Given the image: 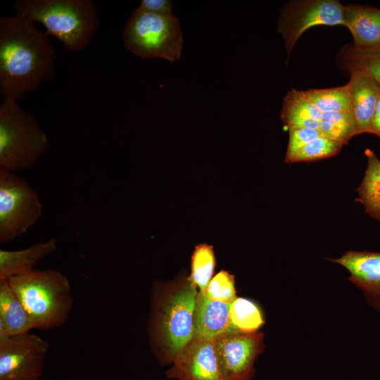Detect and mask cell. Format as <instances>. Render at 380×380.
Listing matches in <instances>:
<instances>
[{
  "label": "cell",
  "mask_w": 380,
  "mask_h": 380,
  "mask_svg": "<svg viewBox=\"0 0 380 380\" xmlns=\"http://www.w3.org/2000/svg\"><path fill=\"white\" fill-rule=\"evenodd\" d=\"M56 53L46 32L16 14L0 17V94L23 99L54 76Z\"/></svg>",
  "instance_id": "cell-1"
},
{
  "label": "cell",
  "mask_w": 380,
  "mask_h": 380,
  "mask_svg": "<svg viewBox=\"0 0 380 380\" xmlns=\"http://www.w3.org/2000/svg\"><path fill=\"white\" fill-rule=\"evenodd\" d=\"M151 319V343L159 358L172 362L194 338V316L198 291L188 278L158 289Z\"/></svg>",
  "instance_id": "cell-2"
},
{
  "label": "cell",
  "mask_w": 380,
  "mask_h": 380,
  "mask_svg": "<svg viewBox=\"0 0 380 380\" xmlns=\"http://www.w3.org/2000/svg\"><path fill=\"white\" fill-rule=\"evenodd\" d=\"M17 14L42 23L71 51L87 48L99 28L96 6L92 0H17Z\"/></svg>",
  "instance_id": "cell-3"
},
{
  "label": "cell",
  "mask_w": 380,
  "mask_h": 380,
  "mask_svg": "<svg viewBox=\"0 0 380 380\" xmlns=\"http://www.w3.org/2000/svg\"><path fill=\"white\" fill-rule=\"evenodd\" d=\"M7 280L28 313L34 329H53L67 321L73 297L70 284L61 272L52 269L32 270Z\"/></svg>",
  "instance_id": "cell-4"
},
{
  "label": "cell",
  "mask_w": 380,
  "mask_h": 380,
  "mask_svg": "<svg viewBox=\"0 0 380 380\" xmlns=\"http://www.w3.org/2000/svg\"><path fill=\"white\" fill-rule=\"evenodd\" d=\"M49 148L45 132L37 120L15 100L0 105V171L32 167Z\"/></svg>",
  "instance_id": "cell-5"
},
{
  "label": "cell",
  "mask_w": 380,
  "mask_h": 380,
  "mask_svg": "<svg viewBox=\"0 0 380 380\" xmlns=\"http://www.w3.org/2000/svg\"><path fill=\"white\" fill-rule=\"evenodd\" d=\"M122 39L126 49L137 56L145 60L161 58L172 63L180 58L184 44L178 18L138 8L129 17Z\"/></svg>",
  "instance_id": "cell-6"
},
{
  "label": "cell",
  "mask_w": 380,
  "mask_h": 380,
  "mask_svg": "<svg viewBox=\"0 0 380 380\" xmlns=\"http://www.w3.org/2000/svg\"><path fill=\"white\" fill-rule=\"evenodd\" d=\"M42 205L34 189L13 172L0 171V243L22 235L39 218Z\"/></svg>",
  "instance_id": "cell-7"
},
{
  "label": "cell",
  "mask_w": 380,
  "mask_h": 380,
  "mask_svg": "<svg viewBox=\"0 0 380 380\" xmlns=\"http://www.w3.org/2000/svg\"><path fill=\"white\" fill-rule=\"evenodd\" d=\"M49 348L37 334L8 336L0 329V380H39Z\"/></svg>",
  "instance_id": "cell-8"
},
{
  "label": "cell",
  "mask_w": 380,
  "mask_h": 380,
  "mask_svg": "<svg viewBox=\"0 0 380 380\" xmlns=\"http://www.w3.org/2000/svg\"><path fill=\"white\" fill-rule=\"evenodd\" d=\"M344 6L336 0L291 1L280 10L278 31L288 55L300 35L312 27L343 25Z\"/></svg>",
  "instance_id": "cell-9"
},
{
  "label": "cell",
  "mask_w": 380,
  "mask_h": 380,
  "mask_svg": "<svg viewBox=\"0 0 380 380\" xmlns=\"http://www.w3.org/2000/svg\"><path fill=\"white\" fill-rule=\"evenodd\" d=\"M263 334H229L213 340L224 380H251L254 364L264 348Z\"/></svg>",
  "instance_id": "cell-10"
},
{
  "label": "cell",
  "mask_w": 380,
  "mask_h": 380,
  "mask_svg": "<svg viewBox=\"0 0 380 380\" xmlns=\"http://www.w3.org/2000/svg\"><path fill=\"white\" fill-rule=\"evenodd\" d=\"M167 371L177 380H224L213 341L193 338L175 357Z\"/></svg>",
  "instance_id": "cell-11"
},
{
  "label": "cell",
  "mask_w": 380,
  "mask_h": 380,
  "mask_svg": "<svg viewBox=\"0 0 380 380\" xmlns=\"http://www.w3.org/2000/svg\"><path fill=\"white\" fill-rule=\"evenodd\" d=\"M328 260L346 268L348 279L362 291L367 303L380 312V252L348 251Z\"/></svg>",
  "instance_id": "cell-12"
},
{
  "label": "cell",
  "mask_w": 380,
  "mask_h": 380,
  "mask_svg": "<svg viewBox=\"0 0 380 380\" xmlns=\"http://www.w3.org/2000/svg\"><path fill=\"white\" fill-rule=\"evenodd\" d=\"M229 305L198 292L194 316V338L213 341L227 334L241 333L232 322Z\"/></svg>",
  "instance_id": "cell-13"
},
{
  "label": "cell",
  "mask_w": 380,
  "mask_h": 380,
  "mask_svg": "<svg viewBox=\"0 0 380 380\" xmlns=\"http://www.w3.org/2000/svg\"><path fill=\"white\" fill-rule=\"evenodd\" d=\"M347 83L352 101V112L357 134L369 133L376 108L380 89L374 79L362 70H352Z\"/></svg>",
  "instance_id": "cell-14"
},
{
  "label": "cell",
  "mask_w": 380,
  "mask_h": 380,
  "mask_svg": "<svg viewBox=\"0 0 380 380\" xmlns=\"http://www.w3.org/2000/svg\"><path fill=\"white\" fill-rule=\"evenodd\" d=\"M344 26L351 32L357 49L380 46V8L363 5L344 6Z\"/></svg>",
  "instance_id": "cell-15"
},
{
  "label": "cell",
  "mask_w": 380,
  "mask_h": 380,
  "mask_svg": "<svg viewBox=\"0 0 380 380\" xmlns=\"http://www.w3.org/2000/svg\"><path fill=\"white\" fill-rule=\"evenodd\" d=\"M56 250V240L51 238L46 242H37L18 251L0 250V279L34 270L33 268L45 257Z\"/></svg>",
  "instance_id": "cell-16"
},
{
  "label": "cell",
  "mask_w": 380,
  "mask_h": 380,
  "mask_svg": "<svg viewBox=\"0 0 380 380\" xmlns=\"http://www.w3.org/2000/svg\"><path fill=\"white\" fill-rule=\"evenodd\" d=\"M0 329L8 336L26 334L34 329L28 313L7 279H0Z\"/></svg>",
  "instance_id": "cell-17"
},
{
  "label": "cell",
  "mask_w": 380,
  "mask_h": 380,
  "mask_svg": "<svg viewBox=\"0 0 380 380\" xmlns=\"http://www.w3.org/2000/svg\"><path fill=\"white\" fill-rule=\"evenodd\" d=\"M322 115L317 107L306 98L303 91L291 89L285 96L281 111V119L291 128L319 129Z\"/></svg>",
  "instance_id": "cell-18"
},
{
  "label": "cell",
  "mask_w": 380,
  "mask_h": 380,
  "mask_svg": "<svg viewBox=\"0 0 380 380\" xmlns=\"http://www.w3.org/2000/svg\"><path fill=\"white\" fill-rule=\"evenodd\" d=\"M365 154L367 164L357 189V201L363 205L367 213L380 222V159L369 148L365 151Z\"/></svg>",
  "instance_id": "cell-19"
},
{
  "label": "cell",
  "mask_w": 380,
  "mask_h": 380,
  "mask_svg": "<svg viewBox=\"0 0 380 380\" xmlns=\"http://www.w3.org/2000/svg\"><path fill=\"white\" fill-rule=\"evenodd\" d=\"M303 91L322 113L352 111L351 97L347 84L341 87Z\"/></svg>",
  "instance_id": "cell-20"
},
{
  "label": "cell",
  "mask_w": 380,
  "mask_h": 380,
  "mask_svg": "<svg viewBox=\"0 0 380 380\" xmlns=\"http://www.w3.org/2000/svg\"><path fill=\"white\" fill-rule=\"evenodd\" d=\"M343 65L350 72L362 70L370 75L380 89V46L362 49L348 45L342 49Z\"/></svg>",
  "instance_id": "cell-21"
},
{
  "label": "cell",
  "mask_w": 380,
  "mask_h": 380,
  "mask_svg": "<svg viewBox=\"0 0 380 380\" xmlns=\"http://www.w3.org/2000/svg\"><path fill=\"white\" fill-rule=\"evenodd\" d=\"M322 136L346 144L357 135L356 122L352 111L322 113L319 121Z\"/></svg>",
  "instance_id": "cell-22"
},
{
  "label": "cell",
  "mask_w": 380,
  "mask_h": 380,
  "mask_svg": "<svg viewBox=\"0 0 380 380\" xmlns=\"http://www.w3.org/2000/svg\"><path fill=\"white\" fill-rule=\"evenodd\" d=\"M229 315L233 324L241 333L256 332L265 322L258 305L241 297H236L230 303Z\"/></svg>",
  "instance_id": "cell-23"
},
{
  "label": "cell",
  "mask_w": 380,
  "mask_h": 380,
  "mask_svg": "<svg viewBox=\"0 0 380 380\" xmlns=\"http://www.w3.org/2000/svg\"><path fill=\"white\" fill-rule=\"evenodd\" d=\"M215 266V257L212 246L201 243L196 246L191 256L190 281L205 293L212 279Z\"/></svg>",
  "instance_id": "cell-24"
},
{
  "label": "cell",
  "mask_w": 380,
  "mask_h": 380,
  "mask_svg": "<svg viewBox=\"0 0 380 380\" xmlns=\"http://www.w3.org/2000/svg\"><path fill=\"white\" fill-rule=\"evenodd\" d=\"M343 146L340 142L321 135L299 150L290 163L313 161L331 157L337 154Z\"/></svg>",
  "instance_id": "cell-25"
},
{
  "label": "cell",
  "mask_w": 380,
  "mask_h": 380,
  "mask_svg": "<svg viewBox=\"0 0 380 380\" xmlns=\"http://www.w3.org/2000/svg\"><path fill=\"white\" fill-rule=\"evenodd\" d=\"M204 294L211 300L230 303L236 298L234 276L221 270L212 278Z\"/></svg>",
  "instance_id": "cell-26"
},
{
  "label": "cell",
  "mask_w": 380,
  "mask_h": 380,
  "mask_svg": "<svg viewBox=\"0 0 380 380\" xmlns=\"http://www.w3.org/2000/svg\"><path fill=\"white\" fill-rule=\"evenodd\" d=\"M321 135L320 131L316 129H289V139L285 156V162L290 163L291 159L299 150Z\"/></svg>",
  "instance_id": "cell-27"
},
{
  "label": "cell",
  "mask_w": 380,
  "mask_h": 380,
  "mask_svg": "<svg viewBox=\"0 0 380 380\" xmlns=\"http://www.w3.org/2000/svg\"><path fill=\"white\" fill-rule=\"evenodd\" d=\"M138 8L145 12L159 15L173 14L172 2L170 0H142Z\"/></svg>",
  "instance_id": "cell-28"
},
{
  "label": "cell",
  "mask_w": 380,
  "mask_h": 380,
  "mask_svg": "<svg viewBox=\"0 0 380 380\" xmlns=\"http://www.w3.org/2000/svg\"><path fill=\"white\" fill-rule=\"evenodd\" d=\"M369 133L374 134L380 138V91L376 108L370 125Z\"/></svg>",
  "instance_id": "cell-29"
}]
</instances>
